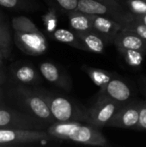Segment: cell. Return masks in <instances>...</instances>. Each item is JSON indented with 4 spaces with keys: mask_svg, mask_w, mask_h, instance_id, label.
<instances>
[{
    "mask_svg": "<svg viewBox=\"0 0 146 147\" xmlns=\"http://www.w3.org/2000/svg\"><path fill=\"white\" fill-rule=\"evenodd\" d=\"M53 10L61 14H67L77 9L78 0H44Z\"/></svg>",
    "mask_w": 146,
    "mask_h": 147,
    "instance_id": "obj_21",
    "label": "cell"
},
{
    "mask_svg": "<svg viewBox=\"0 0 146 147\" xmlns=\"http://www.w3.org/2000/svg\"><path fill=\"white\" fill-rule=\"evenodd\" d=\"M114 44L117 49H133L146 53V40L125 28L118 33Z\"/></svg>",
    "mask_w": 146,
    "mask_h": 147,
    "instance_id": "obj_13",
    "label": "cell"
},
{
    "mask_svg": "<svg viewBox=\"0 0 146 147\" xmlns=\"http://www.w3.org/2000/svg\"><path fill=\"white\" fill-rule=\"evenodd\" d=\"M82 69L89 77L92 82L100 89L104 87L111 79H113L116 76V74L114 72H110L98 68H93L88 65H83Z\"/></svg>",
    "mask_w": 146,
    "mask_h": 147,
    "instance_id": "obj_19",
    "label": "cell"
},
{
    "mask_svg": "<svg viewBox=\"0 0 146 147\" xmlns=\"http://www.w3.org/2000/svg\"><path fill=\"white\" fill-rule=\"evenodd\" d=\"M14 40L17 47L28 55H41L47 50V43L44 34L34 23L24 16L12 18Z\"/></svg>",
    "mask_w": 146,
    "mask_h": 147,
    "instance_id": "obj_2",
    "label": "cell"
},
{
    "mask_svg": "<svg viewBox=\"0 0 146 147\" xmlns=\"http://www.w3.org/2000/svg\"><path fill=\"white\" fill-rule=\"evenodd\" d=\"M140 100L133 99L131 102L122 105L106 127L136 129L139 122Z\"/></svg>",
    "mask_w": 146,
    "mask_h": 147,
    "instance_id": "obj_9",
    "label": "cell"
},
{
    "mask_svg": "<svg viewBox=\"0 0 146 147\" xmlns=\"http://www.w3.org/2000/svg\"><path fill=\"white\" fill-rule=\"evenodd\" d=\"M44 125L29 115L14 109H0V129L16 128L43 130Z\"/></svg>",
    "mask_w": 146,
    "mask_h": 147,
    "instance_id": "obj_8",
    "label": "cell"
},
{
    "mask_svg": "<svg viewBox=\"0 0 146 147\" xmlns=\"http://www.w3.org/2000/svg\"><path fill=\"white\" fill-rule=\"evenodd\" d=\"M99 94L105 95L114 101L124 105L131 102L133 98V90L123 79L114 78L104 87L100 89Z\"/></svg>",
    "mask_w": 146,
    "mask_h": 147,
    "instance_id": "obj_12",
    "label": "cell"
},
{
    "mask_svg": "<svg viewBox=\"0 0 146 147\" xmlns=\"http://www.w3.org/2000/svg\"><path fill=\"white\" fill-rule=\"evenodd\" d=\"M3 60L0 59V85L3 84L5 81H6V75L3 70Z\"/></svg>",
    "mask_w": 146,
    "mask_h": 147,
    "instance_id": "obj_28",
    "label": "cell"
},
{
    "mask_svg": "<svg viewBox=\"0 0 146 147\" xmlns=\"http://www.w3.org/2000/svg\"><path fill=\"white\" fill-rule=\"evenodd\" d=\"M50 38L53 40H57L59 42L69 45L77 49L86 51L85 47L83 46V42L81 41L75 31H71L65 28H58L50 34Z\"/></svg>",
    "mask_w": 146,
    "mask_h": 147,
    "instance_id": "obj_16",
    "label": "cell"
},
{
    "mask_svg": "<svg viewBox=\"0 0 146 147\" xmlns=\"http://www.w3.org/2000/svg\"><path fill=\"white\" fill-rule=\"evenodd\" d=\"M119 53L124 58L126 63L132 66V67H140L145 60L146 53L139 51V50H133V49H123L120 48L117 49Z\"/></svg>",
    "mask_w": 146,
    "mask_h": 147,
    "instance_id": "obj_20",
    "label": "cell"
},
{
    "mask_svg": "<svg viewBox=\"0 0 146 147\" xmlns=\"http://www.w3.org/2000/svg\"><path fill=\"white\" fill-rule=\"evenodd\" d=\"M11 53V33L9 23L0 16V59H9Z\"/></svg>",
    "mask_w": 146,
    "mask_h": 147,
    "instance_id": "obj_18",
    "label": "cell"
},
{
    "mask_svg": "<svg viewBox=\"0 0 146 147\" xmlns=\"http://www.w3.org/2000/svg\"><path fill=\"white\" fill-rule=\"evenodd\" d=\"M3 16V12H2V10L0 9V16Z\"/></svg>",
    "mask_w": 146,
    "mask_h": 147,
    "instance_id": "obj_30",
    "label": "cell"
},
{
    "mask_svg": "<svg viewBox=\"0 0 146 147\" xmlns=\"http://www.w3.org/2000/svg\"><path fill=\"white\" fill-rule=\"evenodd\" d=\"M83 46L86 48V51L95 53H103L105 51L106 43L104 40L97 35L93 31H88L83 33H76Z\"/></svg>",
    "mask_w": 146,
    "mask_h": 147,
    "instance_id": "obj_17",
    "label": "cell"
},
{
    "mask_svg": "<svg viewBox=\"0 0 146 147\" xmlns=\"http://www.w3.org/2000/svg\"><path fill=\"white\" fill-rule=\"evenodd\" d=\"M92 31L99 35L107 44H114L118 33L122 29L123 25L119 22L108 16L91 15Z\"/></svg>",
    "mask_w": 146,
    "mask_h": 147,
    "instance_id": "obj_11",
    "label": "cell"
},
{
    "mask_svg": "<svg viewBox=\"0 0 146 147\" xmlns=\"http://www.w3.org/2000/svg\"><path fill=\"white\" fill-rule=\"evenodd\" d=\"M1 101H2V92L0 90V102H1Z\"/></svg>",
    "mask_w": 146,
    "mask_h": 147,
    "instance_id": "obj_29",
    "label": "cell"
},
{
    "mask_svg": "<svg viewBox=\"0 0 146 147\" xmlns=\"http://www.w3.org/2000/svg\"><path fill=\"white\" fill-rule=\"evenodd\" d=\"M101 3H103L105 4H108L111 7H114L115 9H125L122 5L117 1V0H97Z\"/></svg>",
    "mask_w": 146,
    "mask_h": 147,
    "instance_id": "obj_26",
    "label": "cell"
},
{
    "mask_svg": "<svg viewBox=\"0 0 146 147\" xmlns=\"http://www.w3.org/2000/svg\"><path fill=\"white\" fill-rule=\"evenodd\" d=\"M53 138L43 130L2 128L0 129V147L16 146L32 143L48 142Z\"/></svg>",
    "mask_w": 146,
    "mask_h": 147,
    "instance_id": "obj_5",
    "label": "cell"
},
{
    "mask_svg": "<svg viewBox=\"0 0 146 147\" xmlns=\"http://www.w3.org/2000/svg\"><path fill=\"white\" fill-rule=\"evenodd\" d=\"M46 132L53 139L96 146H109L99 128L85 122H55L46 127Z\"/></svg>",
    "mask_w": 146,
    "mask_h": 147,
    "instance_id": "obj_1",
    "label": "cell"
},
{
    "mask_svg": "<svg viewBox=\"0 0 146 147\" xmlns=\"http://www.w3.org/2000/svg\"><path fill=\"white\" fill-rule=\"evenodd\" d=\"M123 28L133 31L136 34H138L139 37H141L143 40H146V26L144 24L136 22L134 21H130L123 25Z\"/></svg>",
    "mask_w": 146,
    "mask_h": 147,
    "instance_id": "obj_24",
    "label": "cell"
},
{
    "mask_svg": "<svg viewBox=\"0 0 146 147\" xmlns=\"http://www.w3.org/2000/svg\"><path fill=\"white\" fill-rule=\"evenodd\" d=\"M132 16V21H134L136 22L144 24L146 26V14H142V15H136L131 13Z\"/></svg>",
    "mask_w": 146,
    "mask_h": 147,
    "instance_id": "obj_27",
    "label": "cell"
},
{
    "mask_svg": "<svg viewBox=\"0 0 146 147\" xmlns=\"http://www.w3.org/2000/svg\"><path fill=\"white\" fill-rule=\"evenodd\" d=\"M46 102L56 122L88 123V109L77 101L43 89L35 90Z\"/></svg>",
    "mask_w": 146,
    "mask_h": 147,
    "instance_id": "obj_3",
    "label": "cell"
},
{
    "mask_svg": "<svg viewBox=\"0 0 146 147\" xmlns=\"http://www.w3.org/2000/svg\"><path fill=\"white\" fill-rule=\"evenodd\" d=\"M145 1H146V0H145Z\"/></svg>",
    "mask_w": 146,
    "mask_h": 147,
    "instance_id": "obj_31",
    "label": "cell"
},
{
    "mask_svg": "<svg viewBox=\"0 0 146 147\" xmlns=\"http://www.w3.org/2000/svg\"><path fill=\"white\" fill-rule=\"evenodd\" d=\"M121 106L108 96L99 94L96 102L88 109V123L97 128L106 127Z\"/></svg>",
    "mask_w": 146,
    "mask_h": 147,
    "instance_id": "obj_6",
    "label": "cell"
},
{
    "mask_svg": "<svg viewBox=\"0 0 146 147\" xmlns=\"http://www.w3.org/2000/svg\"><path fill=\"white\" fill-rule=\"evenodd\" d=\"M77 10L89 15L108 16L122 25L132 21L131 13L128 10L115 9L97 0H78Z\"/></svg>",
    "mask_w": 146,
    "mask_h": 147,
    "instance_id": "obj_7",
    "label": "cell"
},
{
    "mask_svg": "<svg viewBox=\"0 0 146 147\" xmlns=\"http://www.w3.org/2000/svg\"><path fill=\"white\" fill-rule=\"evenodd\" d=\"M14 79L21 84H36L40 82V78L36 70L28 64L16 65L12 69Z\"/></svg>",
    "mask_w": 146,
    "mask_h": 147,
    "instance_id": "obj_14",
    "label": "cell"
},
{
    "mask_svg": "<svg viewBox=\"0 0 146 147\" xmlns=\"http://www.w3.org/2000/svg\"><path fill=\"white\" fill-rule=\"evenodd\" d=\"M126 5L130 13L136 15L146 14V1L145 0H126Z\"/></svg>",
    "mask_w": 146,
    "mask_h": 147,
    "instance_id": "obj_23",
    "label": "cell"
},
{
    "mask_svg": "<svg viewBox=\"0 0 146 147\" xmlns=\"http://www.w3.org/2000/svg\"><path fill=\"white\" fill-rule=\"evenodd\" d=\"M71 28L76 33H83L92 31L91 15L81 12L77 9L66 14Z\"/></svg>",
    "mask_w": 146,
    "mask_h": 147,
    "instance_id": "obj_15",
    "label": "cell"
},
{
    "mask_svg": "<svg viewBox=\"0 0 146 147\" xmlns=\"http://www.w3.org/2000/svg\"><path fill=\"white\" fill-rule=\"evenodd\" d=\"M39 68L43 78L50 84L65 91L71 90V78L63 68L52 62H42L40 64Z\"/></svg>",
    "mask_w": 146,
    "mask_h": 147,
    "instance_id": "obj_10",
    "label": "cell"
},
{
    "mask_svg": "<svg viewBox=\"0 0 146 147\" xmlns=\"http://www.w3.org/2000/svg\"><path fill=\"white\" fill-rule=\"evenodd\" d=\"M138 130H146V99L141 102L139 114V122L136 127Z\"/></svg>",
    "mask_w": 146,
    "mask_h": 147,
    "instance_id": "obj_25",
    "label": "cell"
},
{
    "mask_svg": "<svg viewBox=\"0 0 146 147\" xmlns=\"http://www.w3.org/2000/svg\"><path fill=\"white\" fill-rule=\"evenodd\" d=\"M15 95L18 102L26 112L46 126L55 123V120L45 100L36 92L26 86L19 85L15 89Z\"/></svg>",
    "mask_w": 146,
    "mask_h": 147,
    "instance_id": "obj_4",
    "label": "cell"
},
{
    "mask_svg": "<svg viewBox=\"0 0 146 147\" xmlns=\"http://www.w3.org/2000/svg\"><path fill=\"white\" fill-rule=\"evenodd\" d=\"M0 6L16 11H32L36 10L33 2L30 0H0Z\"/></svg>",
    "mask_w": 146,
    "mask_h": 147,
    "instance_id": "obj_22",
    "label": "cell"
}]
</instances>
